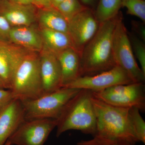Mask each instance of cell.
<instances>
[{
    "mask_svg": "<svg viewBox=\"0 0 145 145\" xmlns=\"http://www.w3.org/2000/svg\"><path fill=\"white\" fill-rule=\"evenodd\" d=\"M119 13L114 18L100 23L96 34L83 49L80 55L81 77L96 75L116 65L112 37Z\"/></svg>",
    "mask_w": 145,
    "mask_h": 145,
    "instance_id": "cell-1",
    "label": "cell"
},
{
    "mask_svg": "<svg viewBox=\"0 0 145 145\" xmlns=\"http://www.w3.org/2000/svg\"><path fill=\"white\" fill-rule=\"evenodd\" d=\"M91 97V91L82 89L69 100L57 119V137L71 130L95 136L96 116Z\"/></svg>",
    "mask_w": 145,
    "mask_h": 145,
    "instance_id": "cell-2",
    "label": "cell"
},
{
    "mask_svg": "<svg viewBox=\"0 0 145 145\" xmlns=\"http://www.w3.org/2000/svg\"><path fill=\"white\" fill-rule=\"evenodd\" d=\"M91 101L96 116V132L94 136L125 141L134 145L139 142L130 121L129 108L109 105L92 94Z\"/></svg>",
    "mask_w": 145,
    "mask_h": 145,
    "instance_id": "cell-3",
    "label": "cell"
},
{
    "mask_svg": "<svg viewBox=\"0 0 145 145\" xmlns=\"http://www.w3.org/2000/svg\"><path fill=\"white\" fill-rule=\"evenodd\" d=\"M10 90L14 99L21 102L44 94L39 53L29 52L24 57L13 76Z\"/></svg>",
    "mask_w": 145,
    "mask_h": 145,
    "instance_id": "cell-4",
    "label": "cell"
},
{
    "mask_svg": "<svg viewBox=\"0 0 145 145\" xmlns=\"http://www.w3.org/2000/svg\"><path fill=\"white\" fill-rule=\"evenodd\" d=\"M80 90L62 87L36 99L21 101L24 110L25 120L57 119L68 102Z\"/></svg>",
    "mask_w": 145,
    "mask_h": 145,
    "instance_id": "cell-5",
    "label": "cell"
},
{
    "mask_svg": "<svg viewBox=\"0 0 145 145\" xmlns=\"http://www.w3.org/2000/svg\"><path fill=\"white\" fill-rule=\"evenodd\" d=\"M112 52L116 65L124 69L133 82H145V74L136 62L121 11L112 37Z\"/></svg>",
    "mask_w": 145,
    "mask_h": 145,
    "instance_id": "cell-6",
    "label": "cell"
},
{
    "mask_svg": "<svg viewBox=\"0 0 145 145\" xmlns=\"http://www.w3.org/2000/svg\"><path fill=\"white\" fill-rule=\"evenodd\" d=\"M92 92L93 96L111 105L145 111L144 83H133L113 86L101 91Z\"/></svg>",
    "mask_w": 145,
    "mask_h": 145,
    "instance_id": "cell-7",
    "label": "cell"
},
{
    "mask_svg": "<svg viewBox=\"0 0 145 145\" xmlns=\"http://www.w3.org/2000/svg\"><path fill=\"white\" fill-rule=\"evenodd\" d=\"M57 125L56 119L25 120L8 140L11 145H44Z\"/></svg>",
    "mask_w": 145,
    "mask_h": 145,
    "instance_id": "cell-8",
    "label": "cell"
},
{
    "mask_svg": "<svg viewBox=\"0 0 145 145\" xmlns=\"http://www.w3.org/2000/svg\"><path fill=\"white\" fill-rule=\"evenodd\" d=\"M134 83L129 75L122 68L116 65L106 71L91 76H82L64 87L101 91L113 86Z\"/></svg>",
    "mask_w": 145,
    "mask_h": 145,
    "instance_id": "cell-9",
    "label": "cell"
},
{
    "mask_svg": "<svg viewBox=\"0 0 145 145\" xmlns=\"http://www.w3.org/2000/svg\"><path fill=\"white\" fill-rule=\"evenodd\" d=\"M100 23L94 10L87 8L69 22L68 34L74 49L81 55L83 49L99 29Z\"/></svg>",
    "mask_w": 145,
    "mask_h": 145,
    "instance_id": "cell-10",
    "label": "cell"
},
{
    "mask_svg": "<svg viewBox=\"0 0 145 145\" xmlns=\"http://www.w3.org/2000/svg\"><path fill=\"white\" fill-rule=\"evenodd\" d=\"M39 54L44 94L61 88V70L57 55L44 46Z\"/></svg>",
    "mask_w": 145,
    "mask_h": 145,
    "instance_id": "cell-11",
    "label": "cell"
},
{
    "mask_svg": "<svg viewBox=\"0 0 145 145\" xmlns=\"http://www.w3.org/2000/svg\"><path fill=\"white\" fill-rule=\"evenodd\" d=\"M29 52L11 42L0 40V77L8 89L18 65Z\"/></svg>",
    "mask_w": 145,
    "mask_h": 145,
    "instance_id": "cell-12",
    "label": "cell"
},
{
    "mask_svg": "<svg viewBox=\"0 0 145 145\" xmlns=\"http://www.w3.org/2000/svg\"><path fill=\"white\" fill-rule=\"evenodd\" d=\"M38 9L33 4H21L9 0L0 1V16L5 18L11 27L35 24Z\"/></svg>",
    "mask_w": 145,
    "mask_h": 145,
    "instance_id": "cell-13",
    "label": "cell"
},
{
    "mask_svg": "<svg viewBox=\"0 0 145 145\" xmlns=\"http://www.w3.org/2000/svg\"><path fill=\"white\" fill-rule=\"evenodd\" d=\"M24 120L22 102L14 99L0 112V145L5 144Z\"/></svg>",
    "mask_w": 145,
    "mask_h": 145,
    "instance_id": "cell-14",
    "label": "cell"
},
{
    "mask_svg": "<svg viewBox=\"0 0 145 145\" xmlns=\"http://www.w3.org/2000/svg\"><path fill=\"white\" fill-rule=\"evenodd\" d=\"M9 41L30 52L39 53L44 47L40 28L35 24L11 27Z\"/></svg>",
    "mask_w": 145,
    "mask_h": 145,
    "instance_id": "cell-15",
    "label": "cell"
},
{
    "mask_svg": "<svg viewBox=\"0 0 145 145\" xmlns=\"http://www.w3.org/2000/svg\"><path fill=\"white\" fill-rule=\"evenodd\" d=\"M57 56L61 70V87H64L81 77L80 55L71 48Z\"/></svg>",
    "mask_w": 145,
    "mask_h": 145,
    "instance_id": "cell-16",
    "label": "cell"
},
{
    "mask_svg": "<svg viewBox=\"0 0 145 145\" xmlns=\"http://www.w3.org/2000/svg\"><path fill=\"white\" fill-rule=\"evenodd\" d=\"M36 22L41 29H50L68 34V22L54 7L38 9Z\"/></svg>",
    "mask_w": 145,
    "mask_h": 145,
    "instance_id": "cell-17",
    "label": "cell"
},
{
    "mask_svg": "<svg viewBox=\"0 0 145 145\" xmlns=\"http://www.w3.org/2000/svg\"><path fill=\"white\" fill-rule=\"evenodd\" d=\"M40 29L44 46L56 55L68 48H74L68 34L50 29Z\"/></svg>",
    "mask_w": 145,
    "mask_h": 145,
    "instance_id": "cell-18",
    "label": "cell"
},
{
    "mask_svg": "<svg viewBox=\"0 0 145 145\" xmlns=\"http://www.w3.org/2000/svg\"><path fill=\"white\" fill-rule=\"evenodd\" d=\"M121 8V0H98L94 14L100 24L114 18Z\"/></svg>",
    "mask_w": 145,
    "mask_h": 145,
    "instance_id": "cell-19",
    "label": "cell"
},
{
    "mask_svg": "<svg viewBox=\"0 0 145 145\" xmlns=\"http://www.w3.org/2000/svg\"><path fill=\"white\" fill-rule=\"evenodd\" d=\"M139 109L130 108L129 111L130 121L138 142L145 144V122Z\"/></svg>",
    "mask_w": 145,
    "mask_h": 145,
    "instance_id": "cell-20",
    "label": "cell"
},
{
    "mask_svg": "<svg viewBox=\"0 0 145 145\" xmlns=\"http://www.w3.org/2000/svg\"><path fill=\"white\" fill-rule=\"evenodd\" d=\"M87 8L79 0H64L56 8L69 22L76 15Z\"/></svg>",
    "mask_w": 145,
    "mask_h": 145,
    "instance_id": "cell-21",
    "label": "cell"
},
{
    "mask_svg": "<svg viewBox=\"0 0 145 145\" xmlns=\"http://www.w3.org/2000/svg\"><path fill=\"white\" fill-rule=\"evenodd\" d=\"M121 7L126 8L127 14L137 17L145 23V0H121Z\"/></svg>",
    "mask_w": 145,
    "mask_h": 145,
    "instance_id": "cell-22",
    "label": "cell"
},
{
    "mask_svg": "<svg viewBox=\"0 0 145 145\" xmlns=\"http://www.w3.org/2000/svg\"><path fill=\"white\" fill-rule=\"evenodd\" d=\"M129 37L134 56L137 58L141 66V69L145 74V42L139 39L133 33L128 32Z\"/></svg>",
    "mask_w": 145,
    "mask_h": 145,
    "instance_id": "cell-23",
    "label": "cell"
},
{
    "mask_svg": "<svg viewBox=\"0 0 145 145\" xmlns=\"http://www.w3.org/2000/svg\"><path fill=\"white\" fill-rule=\"evenodd\" d=\"M77 145H135L125 142L111 140L103 137L94 136L89 140H82L77 143Z\"/></svg>",
    "mask_w": 145,
    "mask_h": 145,
    "instance_id": "cell-24",
    "label": "cell"
},
{
    "mask_svg": "<svg viewBox=\"0 0 145 145\" xmlns=\"http://www.w3.org/2000/svg\"><path fill=\"white\" fill-rule=\"evenodd\" d=\"M14 99L10 89L0 88V112Z\"/></svg>",
    "mask_w": 145,
    "mask_h": 145,
    "instance_id": "cell-25",
    "label": "cell"
},
{
    "mask_svg": "<svg viewBox=\"0 0 145 145\" xmlns=\"http://www.w3.org/2000/svg\"><path fill=\"white\" fill-rule=\"evenodd\" d=\"M11 26L5 18L0 16V40L9 41V35Z\"/></svg>",
    "mask_w": 145,
    "mask_h": 145,
    "instance_id": "cell-26",
    "label": "cell"
},
{
    "mask_svg": "<svg viewBox=\"0 0 145 145\" xmlns=\"http://www.w3.org/2000/svg\"><path fill=\"white\" fill-rule=\"evenodd\" d=\"M144 23L139 21H131V27L133 33L145 42V26Z\"/></svg>",
    "mask_w": 145,
    "mask_h": 145,
    "instance_id": "cell-27",
    "label": "cell"
},
{
    "mask_svg": "<svg viewBox=\"0 0 145 145\" xmlns=\"http://www.w3.org/2000/svg\"><path fill=\"white\" fill-rule=\"evenodd\" d=\"M33 4L38 9L52 7V0H33Z\"/></svg>",
    "mask_w": 145,
    "mask_h": 145,
    "instance_id": "cell-28",
    "label": "cell"
},
{
    "mask_svg": "<svg viewBox=\"0 0 145 145\" xmlns=\"http://www.w3.org/2000/svg\"><path fill=\"white\" fill-rule=\"evenodd\" d=\"M81 3L88 8L95 10L98 0H79Z\"/></svg>",
    "mask_w": 145,
    "mask_h": 145,
    "instance_id": "cell-29",
    "label": "cell"
},
{
    "mask_svg": "<svg viewBox=\"0 0 145 145\" xmlns=\"http://www.w3.org/2000/svg\"><path fill=\"white\" fill-rule=\"evenodd\" d=\"M11 1L21 4H33V0H9Z\"/></svg>",
    "mask_w": 145,
    "mask_h": 145,
    "instance_id": "cell-30",
    "label": "cell"
},
{
    "mask_svg": "<svg viewBox=\"0 0 145 145\" xmlns=\"http://www.w3.org/2000/svg\"><path fill=\"white\" fill-rule=\"evenodd\" d=\"M64 0H52V7L54 8H57L60 3Z\"/></svg>",
    "mask_w": 145,
    "mask_h": 145,
    "instance_id": "cell-31",
    "label": "cell"
},
{
    "mask_svg": "<svg viewBox=\"0 0 145 145\" xmlns=\"http://www.w3.org/2000/svg\"><path fill=\"white\" fill-rule=\"evenodd\" d=\"M0 88L8 89L7 86L6 84L3 80L0 77Z\"/></svg>",
    "mask_w": 145,
    "mask_h": 145,
    "instance_id": "cell-32",
    "label": "cell"
},
{
    "mask_svg": "<svg viewBox=\"0 0 145 145\" xmlns=\"http://www.w3.org/2000/svg\"><path fill=\"white\" fill-rule=\"evenodd\" d=\"M4 145H10V142H8V141L7 140V142H6L5 144Z\"/></svg>",
    "mask_w": 145,
    "mask_h": 145,
    "instance_id": "cell-33",
    "label": "cell"
},
{
    "mask_svg": "<svg viewBox=\"0 0 145 145\" xmlns=\"http://www.w3.org/2000/svg\"><path fill=\"white\" fill-rule=\"evenodd\" d=\"M1 1V0H0V1Z\"/></svg>",
    "mask_w": 145,
    "mask_h": 145,
    "instance_id": "cell-34",
    "label": "cell"
}]
</instances>
